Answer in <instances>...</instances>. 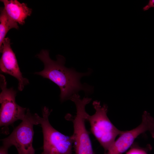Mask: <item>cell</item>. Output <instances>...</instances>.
Here are the masks:
<instances>
[{"instance_id":"obj_1","label":"cell","mask_w":154,"mask_h":154,"mask_svg":"<svg viewBox=\"0 0 154 154\" xmlns=\"http://www.w3.org/2000/svg\"><path fill=\"white\" fill-rule=\"evenodd\" d=\"M36 56L43 62L44 68L42 70L35 74L50 80L59 87L61 102L70 100L73 95L80 90L87 94L92 92L93 87L86 84H82L80 81L83 76L90 74L91 70L86 72L80 73L73 68H67L64 65L66 60L64 56L58 55L57 60H53L46 50H42Z\"/></svg>"},{"instance_id":"obj_2","label":"cell","mask_w":154,"mask_h":154,"mask_svg":"<svg viewBox=\"0 0 154 154\" xmlns=\"http://www.w3.org/2000/svg\"><path fill=\"white\" fill-rule=\"evenodd\" d=\"M51 111L44 106L42 117L35 114L38 124L42 127L43 134V151L41 154H72L73 137L62 133L52 126L48 119Z\"/></svg>"},{"instance_id":"obj_3","label":"cell","mask_w":154,"mask_h":154,"mask_svg":"<svg viewBox=\"0 0 154 154\" xmlns=\"http://www.w3.org/2000/svg\"><path fill=\"white\" fill-rule=\"evenodd\" d=\"M92 105L95 113L92 115L88 113L86 120L90 123L92 133L106 151L112 146L116 137L123 131L118 129L108 118L106 105L102 106L97 100L94 101Z\"/></svg>"},{"instance_id":"obj_4","label":"cell","mask_w":154,"mask_h":154,"mask_svg":"<svg viewBox=\"0 0 154 154\" xmlns=\"http://www.w3.org/2000/svg\"><path fill=\"white\" fill-rule=\"evenodd\" d=\"M70 100L74 102L76 108V115L72 119L74 128L72 136L75 154H94L89 133L85 125L88 114L85 107L92 99L85 97L81 99L77 93L73 95Z\"/></svg>"},{"instance_id":"obj_5","label":"cell","mask_w":154,"mask_h":154,"mask_svg":"<svg viewBox=\"0 0 154 154\" xmlns=\"http://www.w3.org/2000/svg\"><path fill=\"white\" fill-rule=\"evenodd\" d=\"M0 126L1 132L9 133L8 126L18 120L25 118L27 109L19 105L15 101L17 92L13 88H8L5 76L0 75Z\"/></svg>"},{"instance_id":"obj_6","label":"cell","mask_w":154,"mask_h":154,"mask_svg":"<svg viewBox=\"0 0 154 154\" xmlns=\"http://www.w3.org/2000/svg\"><path fill=\"white\" fill-rule=\"evenodd\" d=\"M7 137L1 140L3 144L9 147L14 146L17 154H35L32 143L34 135L33 126L38 123L35 114H32L27 109L25 118Z\"/></svg>"},{"instance_id":"obj_7","label":"cell","mask_w":154,"mask_h":154,"mask_svg":"<svg viewBox=\"0 0 154 154\" xmlns=\"http://www.w3.org/2000/svg\"><path fill=\"white\" fill-rule=\"evenodd\" d=\"M147 131L154 137V119L147 112H145L141 124L131 130L123 131L104 154H122L131 146L137 137Z\"/></svg>"},{"instance_id":"obj_8","label":"cell","mask_w":154,"mask_h":154,"mask_svg":"<svg viewBox=\"0 0 154 154\" xmlns=\"http://www.w3.org/2000/svg\"><path fill=\"white\" fill-rule=\"evenodd\" d=\"M0 48L2 53L0 60L1 72L16 78L18 81V89L22 91L25 86L29 84V81L22 76L15 54L11 47L10 39L5 38Z\"/></svg>"},{"instance_id":"obj_9","label":"cell","mask_w":154,"mask_h":154,"mask_svg":"<svg viewBox=\"0 0 154 154\" xmlns=\"http://www.w3.org/2000/svg\"><path fill=\"white\" fill-rule=\"evenodd\" d=\"M1 1L3 3L7 15L15 22L21 25L25 23V19L32 13V9L28 7L25 3H21L16 0Z\"/></svg>"},{"instance_id":"obj_10","label":"cell","mask_w":154,"mask_h":154,"mask_svg":"<svg viewBox=\"0 0 154 154\" xmlns=\"http://www.w3.org/2000/svg\"><path fill=\"white\" fill-rule=\"evenodd\" d=\"M19 28L18 24L9 17L4 7L1 8L0 15V47L8 31L12 29Z\"/></svg>"},{"instance_id":"obj_11","label":"cell","mask_w":154,"mask_h":154,"mask_svg":"<svg viewBox=\"0 0 154 154\" xmlns=\"http://www.w3.org/2000/svg\"><path fill=\"white\" fill-rule=\"evenodd\" d=\"M126 154H147L144 150L138 147L131 148Z\"/></svg>"},{"instance_id":"obj_12","label":"cell","mask_w":154,"mask_h":154,"mask_svg":"<svg viewBox=\"0 0 154 154\" xmlns=\"http://www.w3.org/2000/svg\"><path fill=\"white\" fill-rule=\"evenodd\" d=\"M9 147L6 145L3 144L0 149V154H8V149Z\"/></svg>"},{"instance_id":"obj_13","label":"cell","mask_w":154,"mask_h":154,"mask_svg":"<svg viewBox=\"0 0 154 154\" xmlns=\"http://www.w3.org/2000/svg\"><path fill=\"white\" fill-rule=\"evenodd\" d=\"M154 7V0H150L148 4L143 8L144 11H146L151 7Z\"/></svg>"}]
</instances>
